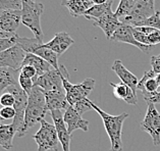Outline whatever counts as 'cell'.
I'll use <instances>...</instances> for the list:
<instances>
[{
  "mask_svg": "<svg viewBox=\"0 0 160 151\" xmlns=\"http://www.w3.org/2000/svg\"><path fill=\"white\" fill-rule=\"evenodd\" d=\"M48 111L47 103L44 91L38 86H34L32 92L30 93L25 112V122L22 129L17 134L18 137H24L28 134L31 128L35 127L37 123L44 119Z\"/></svg>",
  "mask_w": 160,
  "mask_h": 151,
  "instance_id": "1",
  "label": "cell"
},
{
  "mask_svg": "<svg viewBox=\"0 0 160 151\" xmlns=\"http://www.w3.org/2000/svg\"><path fill=\"white\" fill-rule=\"evenodd\" d=\"M91 104L93 109L98 112L101 118H102L105 130H106L108 137L110 139L111 147L109 151H122L123 149L122 140V126L126 118H128V113L123 112V113L118 115H111L107 113V112H105L103 109H101L93 101L91 102Z\"/></svg>",
  "mask_w": 160,
  "mask_h": 151,
  "instance_id": "2",
  "label": "cell"
},
{
  "mask_svg": "<svg viewBox=\"0 0 160 151\" xmlns=\"http://www.w3.org/2000/svg\"><path fill=\"white\" fill-rule=\"evenodd\" d=\"M22 24L29 28L35 35V38L43 42V31L41 28V15L44 11V5L41 2L33 0H22Z\"/></svg>",
  "mask_w": 160,
  "mask_h": 151,
  "instance_id": "3",
  "label": "cell"
},
{
  "mask_svg": "<svg viewBox=\"0 0 160 151\" xmlns=\"http://www.w3.org/2000/svg\"><path fill=\"white\" fill-rule=\"evenodd\" d=\"M17 45L19 46L26 53H33L47 61L48 63L51 64L53 68L59 69L58 54L44 47V43L42 41H39L36 38H24L18 36Z\"/></svg>",
  "mask_w": 160,
  "mask_h": 151,
  "instance_id": "4",
  "label": "cell"
},
{
  "mask_svg": "<svg viewBox=\"0 0 160 151\" xmlns=\"http://www.w3.org/2000/svg\"><path fill=\"white\" fill-rule=\"evenodd\" d=\"M68 77V73L62 77V84H63V89L65 91L68 102L71 106H73L77 102L85 98H88L90 93L94 89L96 82L94 79L87 78L80 84H72L69 82Z\"/></svg>",
  "mask_w": 160,
  "mask_h": 151,
  "instance_id": "5",
  "label": "cell"
},
{
  "mask_svg": "<svg viewBox=\"0 0 160 151\" xmlns=\"http://www.w3.org/2000/svg\"><path fill=\"white\" fill-rule=\"evenodd\" d=\"M33 139L38 145L37 151H58L59 139L54 125H51L45 119L40 122V129L33 136Z\"/></svg>",
  "mask_w": 160,
  "mask_h": 151,
  "instance_id": "6",
  "label": "cell"
},
{
  "mask_svg": "<svg viewBox=\"0 0 160 151\" xmlns=\"http://www.w3.org/2000/svg\"><path fill=\"white\" fill-rule=\"evenodd\" d=\"M68 73L63 64L59 65V69L52 68L44 75L34 79V86H38L43 91H64L62 77Z\"/></svg>",
  "mask_w": 160,
  "mask_h": 151,
  "instance_id": "7",
  "label": "cell"
},
{
  "mask_svg": "<svg viewBox=\"0 0 160 151\" xmlns=\"http://www.w3.org/2000/svg\"><path fill=\"white\" fill-rule=\"evenodd\" d=\"M154 1L155 0H139L131 13L128 17L122 18L120 22L131 27L140 26L143 22H145L147 18H149L156 13L154 8Z\"/></svg>",
  "mask_w": 160,
  "mask_h": 151,
  "instance_id": "8",
  "label": "cell"
},
{
  "mask_svg": "<svg viewBox=\"0 0 160 151\" xmlns=\"http://www.w3.org/2000/svg\"><path fill=\"white\" fill-rule=\"evenodd\" d=\"M6 92L11 93L15 98V103L13 105V108L15 109V117L12 119V125L14 126V128L17 129L18 133L22 129V126H24L25 112H26L27 104H28L29 95L21 88L19 84L13 85V86L7 88Z\"/></svg>",
  "mask_w": 160,
  "mask_h": 151,
  "instance_id": "9",
  "label": "cell"
},
{
  "mask_svg": "<svg viewBox=\"0 0 160 151\" xmlns=\"http://www.w3.org/2000/svg\"><path fill=\"white\" fill-rule=\"evenodd\" d=\"M140 127L142 131L150 135L155 146L160 145V113L155 104H148L146 115Z\"/></svg>",
  "mask_w": 160,
  "mask_h": 151,
  "instance_id": "10",
  "label": "cell"
},
{
  "mask_svg": "<svg viewBox=\"0 0 160 151\" xmlns=\"http://www.w3.org/2000/svg\"><path fill=\"white\" fill-rule=\"evenodd\" d=\"M26 52L19 46L13 47L0 53V68L21 69L22 61L25 59Z\"/></svg>",
  "mask_w": 160,
  "mask_h": 151,
  "instance_id": "11",
  "label": "cell"
},
{
  "mask_svg": "<svg viewBox=\"0 0 160 151\" xmlns=\"http://www.w3.org/2000/svg\"><path fill=\"white\" fill-rule=\"evenodd\" d=\"M110 40L114 42H118V43H127L132 46H136L137 48H139L142 52L145 53H149L152 50V48H153V46L144 45L137 41L134 37V34H132V27L126 24H122L115 31V33L112 35Z\"/></svg>",
  "mask_w": 160,
  "mask_h": 151,
  "instance_id": "12",
  "label": "cell"
},
{
  "mask_svg": "<svg viewBox=\"0 0 160 151\" xmlns=\"http://www.w3.org/2000/svg\"><path fill=\"white\" fill-rule=\"evenodd\" d=\"M50 114H51V118L53 119V125L56 129L58 139H59L62 150L69 151L72 135H69L68 131V127H66L65 123H64L62 111L61 110H52V111H50Z\"/></svg>",
  "mask_w": 160,
  "mask_h": 151,
  "instance_id": "13",
  "label": "cell"
},
{
  "mask_svg": "<svg viewBox=\"0 0 160 151\" xmlns=\"http://www.w3.org/2000/svg\"><path fill=\"white\" fill-rule=\"evenodd\" d=\"M22 23L21 10L0 11V32L17 34V31Z\"/></svg>",
  "mask_w": 160,
  "mask_h": 151,
  "instance_id": "14",
  "label": "cell"
},
{
  "mask_svg": "<svg viewBox=\"0 0 160 151\" xmlns=\"http://www.w3.org/2000/svg\"><path fill=\"white\" fill-rule=\"evenodd\" d=\"M93 24H94V26L98 27V28L102 30L107 39L110 40L112 35L122 25V23L120 22V20L116 17L115 13L112 10H109L101 18L95 20L93 22Z\"/></svg>",
  "mask_w": 160,
  "mask_h": 151,
  "instance_id": "15",
  "label": "cell"
},
{
  "mask_svg": "<svg viewBox=\"0 0 160 151\" xmlns=\"http://www.w3.org/2000/svg\"><path fill=\"white\" fill-rule=\"evenodd\" d=\"M63 119L69 135H72L76 130H82L84 132L89 131V121L82 118V115L73 108V106H69L64 111Z\"/></svg>",
  "mask_w": 160,
  "mask_h": 151,
  "instance_id": "16",
  "label": "cell"
},
{
  "mask_svg": "<svg viewBox=\"0 0 160 151\" xmlns=\"http://www.w3.org/2000/svg\"><path fill=\"white\" fill-rule=\"evenodd\" d=\"M73 43L75 41L68 33L59 32L54 35L52 40H50L47 43H44V47L52 50L59 56L63 54Z\"/></svg>",
  "mask_w": 160,
  "mask_h": 151,
  "instance_id": "17",
  "label": "cell"
},
{
  "mask_svg": "<svg viewBox=\"0 0 160 151\" xmlns=\"http://www.w3.org/2000/svg\"><path fill=\"white\" fill-rule=\"evenodd\" d=\"M111 69L116 73V76L120 79L122 83L126 84L127 86L130 87L132 89V91L137 95L139 81L134 73L128 71L119 59L114 60V63H113L112 67H111Z\"/></svg>",
  "mask_w": 160,
  "mask_h": 151,
  "instance_id": "18",
  "label": "cell"
},
{
  "mask_svg": "<svg viewBox=\"0 0 160 151\" xmlns=\"http://www.w3.org/2000/svg\"><path fill=\"white\" fill-rule=\"evenodd\" d=\"M49 111L68 109L71 106L66 99L65 91H44Z\"/></svg>",
  "mask_w": 160,
  "mask_h": 151,
  "instance_id": "19",
  "label": "cell"
},
{
  "mask_svg": "<svg viewBox=\"0 0 160 151\" xmlns=\"http://www.w3.org/2000/svg\"><path fill=\"white\" fill-rule=\"evenodd\" d=\"M159 85L156 80V73L152 71H147L144 73L143 78L139 81L138 84V90L142 92L143 96L145 95H151L154 93L158 92L157 89Z\"/></svg>",
  "mask_w": 160,
  "mask_h": 151,
  "instance_id": "20",
  "label": "cell"
},
{
  "mask_svg": "<svg viewBox=\"0 0 160 151\" xmlns=\"http://www.w3.org/2000/svg\"><path fill=\"white\" fill-rule=\"evenodd\" d=\"M109 85L112 87L113 89V95L115 96L116 98L123 100L124 102L128 104H132V105H137L138 103V98H137V95L134 92L132 91V89L127 86L126 84L123 83H118V84H114V83H109Z\"/></svg>",
  "mask_w": 160,
  "mask_h": 151,
  "instance_id": "21",
  "label": "cell"
},
{
  "mask_svg": "<svg viewBox=\"0 0 160 151\" xmlns=\"http://www.w3.org/2000/svg\"><path fill=\"white\" fill-rule=\"evenodd\" d=\"M22 65H31V67H33L37 71L36 78H38V77H40L42 75H44V73H46L47 72H49L50 69L53 68L51 67V64L48 63L47 61L41 58V57L35 55V54H33V53H26L25 59H24V61H22Z\"/></svg>",
  "mask_w": 160,
  "mask_h": 151,
  "instance_id": "22",
  "label": "cell"
},
{
  "mask_svg": "<svg viewBox=\"0 0 160 151\" xmlns=\"http://www.w3.org/2000/svg\"><path fill=\"white\" fill-rule=\"evenodd\" d=\"M21 69L0 68V93H2L10 86L18 84V77Z\"/></svg>",
  "mask_w": 160,
  "mask_h": 151,
  "instance_id": "23",
  "label": "cell"
},
{
  "mask_svg": "<svg viewBox=\"0 0 160 151\" xmlns=\"http://www.w3.org/2000/svg\"><path fill=\"white\" fill-rule=\"evenodd\" d=\"M18 131L12 123L0 126V146L5 150H11L13 147V138Z\"/></svg>",
  "mask_w": 160,
  "mask_h": 151,
  "instance_id": "24",
  "label": "cell"
},
{
  "mask_svg": "<svg viewBox=\"0 0 160 151\" xmlns=\"http://www.w3.org/2000/svg\"><path fill=\"white\" fill-rule=\"evenodd\" d=\"M113 2H114V0H110V1H108L107 3H105V4H102V5H94L86 11L84 17L89 21L94 22L95 20L101 18L103 14L106 13L107 11L112 10Z\"/></svg>",
  "mask_w": 160,
  "mask_h": 151,
  "instance_id": "25",
  "label": "cell"
},
{
  "mask_svg": "<svg viewBox=\"0 0 160 151\" xmlns=\"http://www.w3.org/2000/svg\"><path fill=\"white\" fill-rule=\"evenodd\" d=\"M139 0H120L118 8L114 11L115 15L119 20L128 17L131 13V11L134 9V7L138 3Z\"/></svg>",
  "mask_w": 160,
  "mask_h": 151,
  "instance_id": "26",
  "label": "cell"
},
{
  "mask_svg": "<svg viewBox=\"0 0 160 151\" xmlns=\"http://www.w3.org/2000/svg\"><path fill=\"white\" fill-rule=\"evenodd\" d=\"M64 6L68 9L69 14L73 18H79L81 15H84L87 11L81 0H68L64 4Z\"/></svg>",
  "mask_w": 160,
  "mask_h": 151,
  "instance_id": "27",
  "label": "cell"
},
{
  "mask_svg": "<svg viewBox=\"0 0 160 151\" xmlns=\"http://www.w3.org/2000/svg\"><path fill=\"white\" fill-rule=\"evenodd\" d=\"M22 10V0H0V11Z\"/></svg>",
  "mask_w": 160,
  "mask_h": 151,
  "instance_id": "28",
  "label": "cell"
},
{
  "mask_svg": "<svg viewBox=\"0 0 160 151\" xmlns=\"http://www.w3.org/2000/svg\"><path fill=\"white\" fill-rule=\"evenodd\" d=\"M138 27H149V28H154V29L160 30V11L156 10V13L152 15V17L147 18L145 22H143L142 24Z\"/></svg>",
  "mask_w": 160,
  "mask_h": 151,
  "instance_id": "29",
  "label": "cell"
},
{
  "mask_svg": "<svg viewBox=\"0 0 160 151\" xmlns=\"http://www.w3.org/2000/svg\"><path fill=\"white\" fill-rule=\"evenodd\" d=\"M91 100L89 98H85L83 100H81V101L77 102L75 105H73V108L79 112L81 115H83L85 112L87 111H90V110H94L92 107V104H91Z\"/></svg>",
  "mask_w": 160,
  "mask_h": 151,
  "instance_id": "30",
  "label": "cell"
},
{
  "mask_svg": "<svg viewBox=\"0 0 160 151\" xmlns=\"http://www.w3.org/2000/svg\"><path fill=\"white\" fill-rule=\"evenodd\" d=\"M18 84L21 88L24 90L27 94L30 95V93L32 92L33 88H34V82H33V79H30V78H27V77L22 76V75H19L18 77Z\"/></svg>",
  "mask_w": 160,
  "mask_h": 151,
  "instance_id": "31",
  "label": "cell"
},
{
  "mask_svg": "<svg viewBox=\"0 0 160 151\" xmlns=\"http://www.w3.org/2000/svg\"><path fill=\"white\" fill-rule=\"evenodd\" d=\"M18 38V35L15 34L14 36L11 37V38L0 40V53L5 51V50H7V49L11 48V47H13L14 45H17Z\"/></svg>",
  "mask_w": 160,
  "mask_h": 151,
  "instance_id": "32",
  "label": "cell"
},
{
  "mask_svg": "<svg viewBox=\"0 0 160 151\" xmlns=\"http://www.w3.org/2000/svg\"><path fill=\"white\" fill-rule=\"evenodd\" d=\"M14 103H15L14 96L9 92L2 93L1 96H0V104H1L2 107H9V106L13 107Z\"/></svg>",
  "mask_w": 160,
  "mask_h": 151,
  "instance_id": "33",
  "label": "cell"
},
{
  "mask_svg": "<svg viewBox=\"0 0 160 151\" xmlns=\"http://www.w3.org/2000/svg\"><path fill=\"white\" fill-rule=\"evenodd\" d=\"M0 117L2 119H13L15 117V109L12 106L1 107L0 109Z\"/></svg>",
  "mask_w": 160,
  "mask_h": 151,
  "instance_id": "34",
  "label": "cell"
},
{
  "mask_svg": "<svg viewBox=\"0 0 160 151\" xmlns=\"http://www.w3.org/2000/svg\"><path fill=\"white\" fill-rule=\"evenodd\" d=\"M21 75L30 79H35L37 77V71L33 67H31V65H22Z\"/></svg>",
  "mask_w": 160,
  "mask_h": 151,
  "instance_id": "35",
  "label": "cell"
},
{
  "mask_svg": "<svg viewBox=\"0 0 160 151\" xmlns=\"http://www.w3.org/2000/svg\"><path fill=\"white\" fill-rule=\"evenodd\" d=\"M160 43V30H155L153 33L148 35V44L151 46Z\"/></svg>",
  "mask_w": 160,
  "mask_h": 151,
  "instance_id": "36",
  "label": "cell"
},
{
  "mask_svg": "<svg viewBox=\"0 0 160 151\" xmlns=\"http://www.w3.org/2000/svg\"><path fill=\"white\" fill-rule=\"evenodd\" d=\"M143 98L148 104H160V92H156L151 95H145L143 96Z\"/></svg>",
  "mask_w": 160,
  "mask_h": 151,
  "instance_id": "37",
  "label": "cell"
},
{
  "mask_svg": "<svg viewBox=\"0 0 160 151\" xmlns=\"http://www.w3.org/2000/svg\"><path fill=\"white\" fill-rule=\"evenodd\" d=\"M151 67L156 75L160 73V54L158 55H153L151 57Z\"/></svg>",
  "mask_w": 160,
  "mask_h": 151,
  "instance_id": "38",
  "label": "cell"
},
{
  "mask_svg": "<svg viewBox=\"0 0 160 151\" xmlns=\"http://www.w3.org/2000/svg\"><path fill=\"white\" fill-rule=\"evenodd\" d=\"M81 1L83 2V4H84V6L86 7V9H87V10L94 6V3H93L92 0H81Z\"/></svg>",
  "mask_w": 160,
  "mask_h": 151,
  "instance_id": "39",
  "label": "cell"
},
{
  "mask_svg": "<svg viewBox=\"0 0 160 151\" xmlns=\"http://www.w3.org/2000/svg\"><path fill=\"white\" fill-rule=\"evenodd\" d=\"M15 34H10V33H5V32H0V40L1 39H7V38L13 37Z\"/></svg>",
  "mask_w": 160,
  "mask_h": 151,
  "instance_id": "40",
  "label": "cell"
},
{
  "mask_svg": "<svg viewBox=\"0 0 160 151\" xmlns=\"http://www.w3.org/2000/svg\"><path fill=\"white\" fill-rule=\"evenodd\" d=\"M92 1L94 3V5H102L107 3L108 1H110V0H92Z\"/></svg>",
  "mask_w": 160,
  "mask_h": 151,
  "instance_id": "41",
  "label": "cell"
},
{
  "mask_svg": "<svg viewBox=\"0 0 160 151\" xmlns=\"http://www.w3.org/2000/svg\"><path fill=\"white\" fill-rule=\"evenodd\" d=\"M156 80H157V83H158L159 87H160V73H158V75H156Z\"/></svg>",
  "mask_w": 160,
  "mask_h": 151,
  "instance_id": "42",
  "label": "cell"
},
{
  "mask_svg": "<svg viewBox=\"0 0 160 151\" xmlns=\"http://www.w3.org/2000/svg\"><path fill=\"white\" fill-rule=\"evenodd\" d=\"M68 0H61V5H62V6H64V4H65V3L68 2Z\"/></svg>",
  "mask_w": 160,
  "mask_h": 151,
  "instance_id": "43",
  "label": "cell"
},
{
  "mask_svg": "<svg viewBox=\"0 0 160 151\" xmlns=\"http://www.w3.org/2000/svg\"><path fill=\"white\" fill-rule=\"evenodd\" d=\"M1 107H2V106H1V104H0V109H1ZM1 122H2V118H1V117H0V126L2 125V123H1Z\"/></svg>",
  "mask_w": 160,
  "mask_h": 151,
  "instance_id": "44",
  "label": "cell"
},
{
  "mask_svg": "<svg viewBox=\"0 0 160 151\" xmlns=\"http://www.w3.org/2000/svg\"><path fill=\"white\" fill-rule=\"evenodd\" d=\"M33 1H35V0H33Z\"/></svg>",
  "mask_w": 160,
  "mask_h": 151,
  "instance_id": "45",
  "label": "cell"
}]
</instances>
